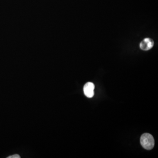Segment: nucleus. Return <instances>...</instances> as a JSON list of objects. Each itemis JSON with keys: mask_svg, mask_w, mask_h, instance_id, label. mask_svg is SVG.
<instances>
[{"mask_svg": "<svg viewBox=\"0 0 158 158\" xmlns=\"http://www.w3.org/2000/svg\"><path fill=\"white\" fill-rule=\"evenodd\" d=\"M140 142L142 147L145 149H152L154 146V139L153 136L148 133H145L141 135Z\"/></svg>", "mask_w": 158, "mask_h": 158, "instance_id": "f257e3e1", "label": "nucleus"}, {"mask_svg": "<svg viewBox=\"0 0 158 158\" xmlns=\"http://www.w3.org/2000/svg\"><path fill=\"white\" fill-rule=\"evenodd\" d=\"M94 84L92 82H88L85 84L84 87V92L87 97L91 98L94 95Z\"/></svg>", "mask_w": 158, "mask_h": 158, "instance_id": "f03ea898", "label": "nucleus"}, {"mask_svg": "<svg viewBox=\"0 0 158 158\" xmlns=\"http://www.w3.org/2000/svg\"><path fill=\"white\" fill-rule=\"evenodd\" d=\"M154 45V41L150 38H147L141 41L140 44V47L143 51H148L151 49Z\"/></svg>", "mask_w": 158, "mask_h": 158, "instance_id": "7ed1b4c3", "label": "nucleus"}, {"mask_svg": "<svg viewBox=\"0 0 158 158\" xmlns=\"http://www.w3.org/2000/svg\"><path fill=\"white\" fill-rule=\"evenodd\" d=\"M8 158H20V156L18 154L13 155L9 156L7 157Z\"/></svg>", "mask_w": 158, "mask_h": 158, "instance_id": "20e7f679", "label": "nucleus"}]
</instances>
